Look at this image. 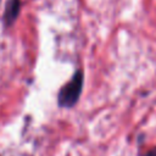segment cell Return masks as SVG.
<instances>
[{
    "label": "cell",
    "mask_w": 156,
    "mask_h": 156,
    "mask_svg": "<svg viewBox=\"0 0 156 156\" xmlns=\"http://www.w3.org/2000/svg\"><path fill=\"white\" fill-rule=\"evenodd\" d=\"M82 88H83V72L79 69L74 73L72 79L65 87L61 88L57 96L58 105L62 107L74 106L80 96Z\"/></svg>",
    "instance_id": "1"
},
{
    "label": "cell",
    "mask_w": 156,
    "mask_h": 156,
    "mask_svg": "<svg viewBox=\"0 0 156 156\" xmlns=\"http://www.w3.org/2000/svg\"><path fill=\"white\" fill-rule=\"evenodd\" d=\"M20 9H21V0H10L9 1L6 10H5V15H4L6 24L10 26L17 18V16L20 13Z\"/></svg>",
    "instance_id": "2"
}]
</instances>
